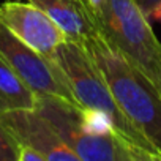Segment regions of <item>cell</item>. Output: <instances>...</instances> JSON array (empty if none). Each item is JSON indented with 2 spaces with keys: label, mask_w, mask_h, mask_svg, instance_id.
<instances>
[{
  "label": "cell",
  "mask_w": 161,
  "mask_h": 161,
  "mask_svg": "<svg viewBox=\"0 0 161 161\" xmlns=\"http://www.w3.org/2000/svg\"><path fill=\"white\" fill-rule=\"evenodd\" d=\"M100 68L108 87L128 122L161 152V93L108 38L104 30L80 43Z\"/></svg>",
  "instance_id": "1"
},
{
  "label": "cell",
  "mask_w": 161,
  "mask_h": 161,
  "mask_svg": "<svg viewBox=\"0 0 161 161\" xmlns=\"http://www.w3.org/2000/svg\"><path fill=\"white\" fill-rule=\"evenodd\" d=\"M49 60L58 68L80 109L92 108L109 114L115 125L117 136L142 150L156 153L152 144L128 122V119L119 109L100 68L82 44L66 40L54 51Z\"/></svg>",
  "instance_id": "2"
},
{
  "label": "cell",
  "mask_w": 161,
  "mask_h": 161,
  "mask_svg": "<svg viewBox=\"0 0 161 161\" xmlns=\"http://www.w3.org/2000/svg\"><path fill=\"white\" fill-rule=\"evenodd\" d=\"M97 19L108 38L161 93V43L136 0H104Z\"/></svg>",
  "instance_id": "3"
},
{
  "label": "cell",
  "mask_w": 161,
  "mask_h": 161,
  "mask_svg": "<svg viewBox=\"0 0 161 161\" xmlns=\"http://www.w3.org/2000/svg\"><path fill=\"white\" fill-rule=\"evenodd\" d=\"M0 57H2L38 97H54L77 108L74 95L66 86L58 68L46 57L30 49L0 19Z\"/></svg>",
  "instance_id": "4"
},
{
  "label": "cell",
  "mask_w": 161,
  "mask_h": 161,
  "mask_svg": "<svg viewBox=\"0 0 161 161\" xmlns=\"http://www.w3.org/2000/svg\"><path fill=\"white\" fill-rule=\"evenodd\" d=\"M35 111L82 161H115V134L95 136L80 126V108L54 97H38Z\"/></svg>",
  "instance_id": "5"
},
{
  "label": "cell",
  "mask_w": 161,
  "mask_h": 161,
  "mask_svg": "<svg viewBox=\"0 0 161 161\" xmlns=\"http://www.w3.org/2000/svg\"><path fill=\"white\" fill-rule=\"evenodd\" d=\"M2 19L30 49L49 58L54 51L66 41L57 24L35 3L10 0L0 5Z\"/></svg>",
  "instance_id": "6"
},
{
  "label": "cell",
  "mask_w": 161,
  "mask_h": 161,
  "mask_svg": "<svg viewBox=\"0 0 161 161\" xmlns=\"http://www.w3.org/2000/svg\"><path fill=\"white\" fill-rule=\"evenodd\" d=\"M0 122L21 145L35 148L47 161H82L36 111L8 112L0 115Z\"/></svg>",
  "instance_id": "7"
},
{
  "label": "cell",
  "mask_w": 161,
  "mask_h": 161,
  "mask_svg": "<svg viewBox=\"0 0 161 161\" xmlns=\"http://www.w3.org/2000/svg\"><path fill=\"white\" fill-rule=\"evenodd\" d=\"M65 33L68 41L84 43L97 35L100 22L86 0H30Z\"/></svg>",
  "instance_id": "8"
},
{
  "label": "cell",
  "mask_w": 161,
  "mask_h": 161,
  "mask_svg": "<svg viewBox=\"0 0 161 161\" xmlns=\"http://www.w3.org/2000/svg\"><path fill=\"white\" fill-rule=\"evenodd\" d=\"M38 95L0 57V115L14 111H35Z\"/></svg>",
  "instance_id": "9"
},
{
  "label": "cell",
  "mask_w": 161,
  "mask_h": 161,
  "mask_svg": "<svg viewBox=\"0 0 161 161\" xmlns=\"http://www.w3.org/2000/svg\"><path fill=\"white\" fill-rule=\"evenodd\" d=\"M79 119H80V126H82V130L87 131L89 134H95V136L117 134L115 125H114L111 115L103 112V111L84 108L79 112Z\"/></svg>",
  "instance_id": "10"
},
{
  "label": "cell",
  "mask_w": 161,
  "mask_h": 161,
  "mask_svg": "<svg viewBox=\"0 0 161 161\" xmlns=\"http://www.w3.org/2000/svg\"><path fill=\"white\" fill-rule=\"evenodd\" d=\"M21 144L0 122V161H19Z\"/></svg>",
  "instance_id": "11"
},
{
  "label": "cell",
  "mask_w": 161,
  "mask_h": 161,
  "mask_svg": "<svg viewBox=\"0 0 161 161\" xmlns=\"http://www.w3.org/2000/svg\"><path fill=\"white\" fill-rule=\"evenodd\" d=\"M115 161H141L137 147L115 134Z\"/></svg>",
  "instance_id": "12"
},
{
  "label": "cell",
  "mask_w": 161,
  "mask_h": 161,
  "mask_svg": "<svg viewBox=\"0 0 161 161\" xmlns=\"http://www.w3.org/2000/svg\"><path fill=\"white\" fill-rule=\"evenodd\" d=\"M19 161H47L40 152H36L32 147L21 145V153H19Z\"/></svg>",
  "instance_id": "13"
},
{
  "label": "cell",
  "mask_w": 161,
  "mask_h": 161,
  "mask_svg": "<svg viewBox=\"0 0 161 161\" xmlns=\"http://www.w3.org/2000/svg\"><path fill=\"white\" fill-rule=\"evenodd\" d=\"M136 3H137V7L141 8V11L145 14V18L150 21V13H152V10H153L156 5L161 3V0H136Z\"/></svg>",
  "instance_id": "14"
},
{
  "label": "cell",
  "mask_w": 161,
  "mask_h": 161,
  "mask_svg": "<svg viewBox=\"0 0 161 161\" xmlns=\"http://www.w3.org/2000/svg\"><path fill=\"white\" fill-rule=\"evenodd\" d=\"M87 2V5L90 7V10L95 13V16L101 11V8H103V5H104V0H86Z\"/></svg>",
  "instance_id": "15"
},
{
  "label": "cell",
  "mask_w": 161,
  "mask_h": 161,
  "mask_svg": "<svg viewBox=\"0 0 161 161\" xmlns=\"http://www.w3.org/2000/svg\"><path fill=\"white\" fill-rule=\"evenodd\" d=\"M150 21H158V22H161V3L156 5V7L152 10V13H150Z\"/></svg>",
  "instance_id": "16"
},
{
  "label": "cell",
  "mask_w": 161,
  "mask_h": 161,
  "mask_svg": "<svg viewBox=\"0 0 161 161\" xmlns=\"http://www.w3.org/2000/svg\"><path fill=\"white\" fill-rule=\"evenodd\" d=\"M137 155H139L141 161H155V159L152 158V153H150V152L142 150V148H139V147H137Z\"/></svg>",
  "instance_id": "17"
},
{
  "label": "cell",
  "mask_w": 161,
  "mask_h": 161,
  "mask_svg": "<svg viewBox=\"0 0 161 161\" xmlns=\"http://www.w3.org/2000/svg\"><path fill=\"white\" fill-rule=\"evenodd\" d=\"M152 158L155 161H161V152H156V153H152Z\"/></svg>",
  "instance_id": "18"
},
{
  "label": "cell",
  "mask_w": 161,
  "mask_h": 161,
  "mask_svg": "<svg viewBox=\"0 0 161 161\" xmlns=\"http://www.w3.org/2000/svg\"><path fill=\"white\" fill-rule=\"evenodd\" d=\"M27 2H30V0H27Z\"/></svg>",
  "instance_id": "19"
}]
</instances>
